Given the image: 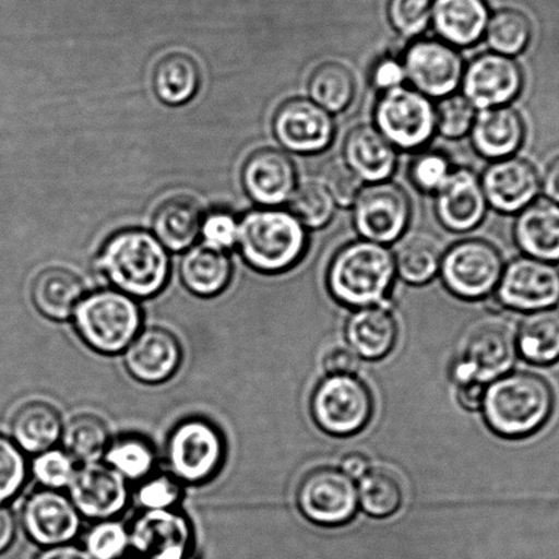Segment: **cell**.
<instances>
[{
  "label": "cell",
  "instance_id": "cell-1",
  "mask_svg": "<svg viewBox=\"0 0 559 559\" xmlns=\"http://www.w3.org/2000/svg\"><path fill=\"white\" fill-rule=\"evenodd\" d=\"M481 409L487 426L497 436L508 439L534 436L552 415V389L536 373L508 372L488 383Z\"/></svg>",
  "mask_w": 559,
  "mask_h": 559
},
{
  "label": "cell",
  "instance_id": "cell-2",
  "mask_svg": "<svg viewBox=\"0 0 559 559\" xmlns=\"http://www.w3.org/2000/svg\"><path fill=\"white\" fill-rule=\"evenodd\" d=\"M395 273L393 253L382 243L350 242L336 252L330 264L329 290L347 307L379 306L392 290Z\"/></svg>",
  "mask_w": 559,
  "mask_h": 559
},
{
  "label": "cell",
  "instance_id": "cell-3",
  "mask_svg": "<svg viewBox=\"0 0 559 559\" xmlns=\"http://www.w3.org/2000/svg\"><path fill=\"white\" fill-rule=\"evenodd\" d=\"M100 269L116 289L133 298H148L165 287L168 278L167 253L150 233H118L100 254Z\"/></svg>",
  "mask_w": 559,
  "mask_h": 559
},
{
  "label": "cell",
  "instance_id": "cell-4",
  "mask_svg": "<svg viewBox=\"0 0 559 559\" xmlns=\"http://www.w3.org/2000/svg\"><path fill=\"white\" fill-rule=\"evenodd\" d=\"M242 257L263 273H282L297 264L307 248L306 227L289 211L258 210L238 225Z\"/></svg>",
  "mask_w": 559,
  "mask_h": 559
},
{
  "label": "cell",
  "instance_id": "cell-5",
  "mask_svg": "<svg viewBox=\"0 0 559 559\" xmlns=\"http://www.w3.org/2000/svg\"><path fill=\"white\" fill-rule=\"evenodd\" d=\"M80 338L100 355L123 353L141 331L143 313L133 297L117 289L84 296L73 313Z\"/></svg>",
  "mask_w": 559,
  "mask_h": 559
},
{
  "label": "cell",
  "instance_id": "cell-6",
  "mask_svg": "<svg viewBox=\"0 0 559 559\" xmlns=\"http://www.w3.org/2000/svg\"><path fill=\"white\" fill-rule=\"evenodd\" d=\"M226 455L224 433L204 417H188L168 433V474L179 483L202 485L218 474Z\"/></svg>",
  "mask_w": 559,
  "mask_h": 559
},
{
  "label": "cell",
  "instance_id": "cell-7",
  "mask_svg": "<svg viewBox=\"0 0 559 559\" xmlns=\"http://www.w3.org/2000/svg\"><path fill=\"white\" fill-rule=\"evenodd\" d=\"M373 411L371 390L356 376H329L313 390V420L330 436H356L369 425Z\"/></svg>",
  "mask_w": 559,
  "mask_h": 559
},
{
  "label": "cell",
  "instance_id": "cell-8",
  "mask_svg": "<svg viewBox=\"0 0 559 559\" xmlns=\"http://www.w3.org/2000/svg\"><path fill=\"white\" fill-rule=\"evenodd\" d=\"M377 129L395 148L419 150L437 130V110L430 97L400 86L383 92L376 108Z\"/></svg>",
  "mask_w": 559,
  "mask_h": 559
},
{
  "label": "cell",
  "instance_id": "cell-9",
  "mask_svg": "<svg viewBox=\"0 0 559 559\" xmlns=\"http://www.w3.org/2000/svg\"><path fill=\"white\" fill-rule=\"evenodd\" d=\"M503 269L502 254L491 242L472 238L443 253L439 271L454 296L480 300L497 289Z\"/></svg>",
  "mask_w": 559,
  "mask_h": 559
},
{
  "label": "cell",
  "instance_id": "cell-10",
  "mask_svg": "<svg viewBox=\"0 0 559 559\" xmlns=\"http://www.w3.org/2000/svg\"><path fill=\"white\" fill-rule=\"evenodd\" d=\"M411 211L408 193L399 183H369L353 203V222L364 240L384 246L404 236Z\"/></svg>",
  "mask_w": 559,
  "mask_h": 559
},
{
  "label": "cell",
  "instance_id": "cell-11",
  "mask_svg": "<svg viewBox=\"0 0 559 559\" xmlns=\"http://www.w3.org/2000/svg\"><path fill=\"white\" fill-rule=\"evenodd\" d=\"M518 342L512 330L502 323H485L472 331L454 362L453 378L459 384L491 383L513 367Z\"/></svg>",
  "mask_w": 559,
  "mask_h": 559
},
{
  "label": "cell",
  "instance_id": "cell-12",
  "mask_svg": "<svg viewBox=\"0 0 559 559\" xmlns=\"http://www.w3.org/2000/svg\"><path fill=\"white\" fill-rule=\"evenodd\" d=\"M297 504L314 524L345 525L357 513V486L345 472L323 466L304 476L297 490Z\"/></svg>",
  "mask_w": 559,
  "mask_h": 559
},
{
  "label": "cell",
  "instance_id": "cell-13",
  "mask_svg": "<svg viewBox=\"0 0 559 559\" xmlns=\"http://www.w3.org/2000/svg\"><path fill=\"white\" fill-rule=\"evenodd\" d=\"M502 306L518 311H540L559 302V270L530 257L514 259L503 269L497 287Z\"/></svg>",
  "mask_w": 559,
  "mask_h": 559
},
{
  "label": "cell",
  "instance_id": "cell-14",
  "mask_svg": "<svg viewBox=\"0 0 559 559\" xmlns=\"http://www.w3.org/2000/svg\"><path fill=\"white\" fill-rule=\"evenodd\" d=\"M20 521L29 539L41 547L72 543L83 524L68 492L41 487L25 498Z\"/></svg>",
  "mask_w": 559,
  "mask_h": 559
},
{
  "label": "cell",
  "instance_id": "cell-15",
  "mask_svg": "<svg viewBox=\"0 0 559 559\" xmlns=\"http://www.w3.org/2000/svg\"><path fill=\"white\" fill-rule=\"evenodd\" d=\"M406 80L427 97L452 95L463 81L464 61L455 47L443 40L421 39L404 57Z\"/></svg>",
  "mask_w": 559,
  "mask_h": 559
},
{
  "label": "cell",
  "instance_id": "cell-16",
  "mask_svg": "<svg viewBox=\"0 0 559 559\" xmlns=\"http://www.w3.org/2000/svg\"><path fill=\"white\" fill-rule=\"evenodd\" d=\"M129 531L130 547L145 559H191L192 523L177 509L143 510Z\"/></svg>",
  "mask_w": 559,
  "mask_h": 559
},
{
  "label": "cell",
  "instance_id": "cell-17",
  "mask_svg": "<svg viewBox=\"0 0 559 559\" xmlns=\"http://www.w3.org/2000/svg\"><path fill=\"white\" fill-rule=\"evenodd\" d=\"M67 491L81 518L94 521L117 519L130 499L129 483L103 461L79 465Z\"/></svg>",
  "mask_w": 559,
  "mask_h": 559
},
{
  "label": "cell",
  "instance_id": "cell-18",
  "mask_svg": "<svg viewBox=\"0 0 559 559\" xmlns=\"http://www.w3.org/2000/svg\"><path fill=\"white\" fill-rule=\"evenodd\" d=\"M523 70L512 57L486 52L476 57L464 70V97L475 108L487 110L507 106L523 88Z\"/></svg>",
  "mask_w": 559,
  "mask_h": 559
},
{
  "label": "cell",
  "instance_id": "cell-19",
  "mask_svg": "<svg viewBox=\"0 0 559 559\" xmlns=\"http://www.w3.org/2000/svg\"><path fill=\"white\" fill-rule=\"evenodd\" d=\"M274 133L286 150L318 154L334 139L331 114L306 97L287 100L274 117Z\"/></svg>",
  "mask_w": 559,
  "mask_h": 559
},
{
  "label": "cell",
  "instance_id": "cell-20",
  "mask_svg": "<svg viewBox=\"0 0 559 559\" xmlns=\"http://www.w3.org/2000/svg\"><path fill=\"white\" fill-rule=\"evenodd\" d=\"M182 349L176 335L163 328L141 329L123 352L129 376L143 384H162L176 376Z\"/></svg>",
  "mask_w": 559,
  "mask_h": 559
},
{
  "label": "cell",
  "instance_id": "cell-21",
  "mask_svg": "<svg viewBox=\"0 0 559 559\" xmlns=\"http://www.w3.org/2000/svg\"><path fill=\"white\" fill-rule=\"evenodd\" d=\"M487 204L501 213H520L535 202L540 178L531 162L521 157H503L491 163L481 177Z\"/></svg>",
  "mask_w": 559,
  "mask_h": 559
},
{
  "label": "cell",
  "instance_id": "cell-22",
  "mask_svg": "<svg viewBox=\"0 0 559 559\" xmlns=\"http://www.w3.org/2000/svg\"><path fill=\"white\" fill-rule=\"evenodd\" d=\"M487 200L480 179L468 168L452 171L437 191L436 211L439 222L448 230L464 233L481 224Z\"/></svg>",
  "mask_w": 559,
  "mask_h": 559
},
{
  "label": "cell",
  "instance_id": "cell-23",
  "mask_svg": "<svg viewBox=\"0 0 559 559\" xmlns=\"http://www.w3.org/2000/svg\"><path fill=\"white\" fill-rule=\"evenodd\" d=\"M295 163L280 150L254 152L243 166L242 182L254 202L274 207L290 199L296 189Z\"/></svg>",
  "mask_w": 559,
  "mask_h": 559
},
{
  "label": "cell",
  "instance_id": "cell-24",
  "mask_svg": "<svg viewBox=\"0 0 559 559\" xmlns=\"http://www.w3.org/2000/svg\"><path fill=\"white\" fill-rule=\"evenodd\" d=\"M344 160L369 183L388 181L397 167V152L377 128L362 124L347 133Z\"/></svg>",
  "mask_w": 559,
  "mask_h": 559
},
{
  "label": "cell",
  "instance_id": "cell-25",
  "mask_svg": "<svg viewBox=\"0 0 559 559\" xmlns=\"http://www.w3.org/2000/svg\"><path fill=\"white\" fill-rule=\"evenodd\" d=\"M346 340L350 349L366 360H381L397 345L399 324L388 308H358L347 319Z\"/></svg>",
  "mask_w": 559,
  "mask_h": 559
},
{
  "label": "cell",
  "instance_id": "cell-26",
  "mask_svg": "<svg viewBox=\"0 0 559 559\" xmlns=\"http://www.w3.org/2000/svg\"><path fill=\"white\" fill-rule=\"evenodd\" d=\"M515 242L530 258L558 262L559 205L550 200H535L520 211L514 225Z\"/></svg>",
  "mask_w": 559,
  "mask_h": 559
},
{
  "label": "cell",
  "instance_id": "cell-27",
  "mask_svg": "<svg viewBox=\"0 0 559 559\" xmlns=\"http://www.w3.org/2000/svg\"><path fill=\"white\" fill-rule=\"evenodd\" d=\"M490 12L485 0H432L437 34L453 47H469L485 35Z\"/></svg>",
  "mask_w": 559,
  "mask_h": 559
},
{
  "label": "cell",
  "instance_id": "cell-28",
  "mask_svg": "<svg viewBox=\"0 0 559 559\" xmlns=\"http://www.w3.org/2000/svg\"><path fill=\"white\" fill-rule=\"evenodd\" d=\"M472 143L488 159H503L523 144L525 124L520 114L509 106L487 108L477 114L472 124Z\"/></svg>",
  "mask_w": 559,
  "mask_h": 559
},
{
  "label": "cell",
  "instance_id": "cell-29",
  "mask_svg": "<svg viewBox=\"0 0 559 559\" xmlns=\"http://www.w3.org/2000/svg\"><path fill=\"white\" fill-rule=\"evenodd\" d=\"M63 426L61 414L51 404L32 401L15 412L12 439L25 454H39L61 442Z\"/></svg>",
  "mask_w": 559,
  "mask_h": 559
},
{
  "label": "cell",
  "instance_id": "cell-30",
  "mask_svg": "<svg viewBox=\"0 0 559 559\" xmlns=\"http://www.w3.org/2000/svg\"><path fill=\"white\" fill-rule=\"evenodd\" d=\"M83 297V282L72 271L64 269L41 271L32 285V301L37 311L56 322L72 318Z\"/></svg>",
  "mask_w": 559,
  "mask_h": 559
},
{
  "label": "cell",
  "instance_id": "cell-31",
  "mask_svg": "<svg viewBox=\"0 0 559 559\" xmlns=\"http://www.w3.org/2000/svg\"><path fill=\"white\" fill-rule=\"evenodd\" d=\"M395 271L411 285H425L438 274L443 247L430 231H411L399 238L394 251Z\"/></svg>",
  "mask_w": 559,
  "mask_h": 559
},
{
  "label": "cell",
  "instance_id": "cell-32",
  "mask_svg": "<svg viewBox=\"0 0 559 559\" xmlns=\"http://www.w3.org/2000/svg\"><path fill=\"white\" fill-rule=\"evenodd\" d=\"M203 225L202 207L197 200L177 197L167 200L154 216V231L163 246L182 251L197 240Z\"/></svg>",
  "mask_w": 559,
  "mask_h": 559
},
{
  "label": "cell",
  "instance_id": "cell-33",
  "mask_svg": "<svg viewBox=\"0 0 559 559\" xmlns=\"http://www.w3.org/2000/svg\"><path fill=\"white\" fill-rule=\"evenodd\" d=\"M179 273L183 285L193 295L214 297L229 285L231 263L224 251L200 246L187 253Z\"/></svg>",
  "mask_w": 559,
  "mask_h": 559
},
{
  "label": "cell",
  "instance_id": "cell-34",
  "mask_svg": "<svg viewBox=\"0 0 559 559\" xmlns=\"http://www.w3.org/2000/svg\"><path fill=\"white\" fill-rule=\"evenodd\" d=\"M518 352L526 361L537 366H551L559 361V309H540L528 314L521 323Z\"/></svg>",
  "mask_w": 559,
  "mask_h": 559
},
{
  "label": "cell",
  "instance_id": "cell-35",
  "mask_svg": "<svg viewBox=\"0 0 559 559\" xmlns=\"http://www.w3.org/2000/svg\"><path fill=\"white\" fill-rule=\"evenodd\" d=\"M102 461L128 483H140L154 474L157 457L155 447L148 439L128 433L111 439Z\"/></svg>",
  "mask_w": 559,
  "mask_h": 559
},
{
  "label": "cell",
  "instance_id": "cell-36",
  "mask_svg": "<svg viewBox=\"0 0 559 559\" xmlns=\"http://www.w3.org/2000/svg\"><path fill=\"white\" fill-rule=\"evenodd\" d=\"M61 442L75 463L81 465L102 461L111 437L100 417L79 415L63 426Z\"/></svg>",
  "mask_w": 559,
  "mask_h": 559
},
{
  "label": "cell",
  "instance_id": "cell-37",
  "mask_svg": "<svg viewBox=\"0 0 559 559\" xmlns=\"http://www.w3.org/2000/svg\"><path fill=\"white\" fill-rule=\"evenodd\" d=\"M309 99L325 111L341 112L349 107L356 94L355 75L338 62H328L314 69L308 81Z\"/></svg>",
  "mask_w": 559,
  "mask_h": 559
},
{
  "label": "cell",
  "instance_id": "cell-38",
  "mask_svg": "<svg viewBox=\"0 0 559 559\" xmlns=\"http://www.w3.org/2000/svg\"><path fill=\"white\" fill-rule=\"evenodd\" d=\"M199 81L197 62L183 53H171L155 69L154 90L167 105H182L197 94Z\"/></svg>",
  "mask_w": 559,
  "mask_h": 559
},
{
  "label": "cell",
  "instance_id": "cell-39",
  "mask_svg": "<svg viewBox=\"0 0 559 559\" xmlns=\"http://www.w3.org/2000/svg\"><path fill=\"white\" fill-rule=\"evenodd\" d=\"M358 504L372 518L388 519L404 503V490L397 476L388 469H368L357 485Z\"/></svg>",
  "mask_w": 559,
  "mask_h": 559
},
{
  "label": "cell",
  "instance_id": "cell-40",
  "mask_svg": "<svg viewBox=\"0 0 559 559\" xmlns=\"http://www.w3.org/2000/svg\"><path fill=\"white\" fill-rule=\"evenodd\" d=\"M486 39L493 52L514 57L528 46L532 25L518 9H502L488 20Z\"/></svg>",
  "mask_w": 559,
  "mask_h": 559
},
{
  "label": "cell",
  "instance_id": "cell-41",
  "mask_svg": "<svg viewBox=\"0 0 559 559\" xmlns=\"http://www.w3.org/2000/svg\"><path fill=\"white\" fill-rule=\"evenodd\" d=\"M334 210V199L320 181L298 185L289 199V213L308 229H322L333 218Z\"/></svg>",
  "mask_w": 559,
  "mask_h": 559
},
{
  "label": "cell",
  "instance_id": "cell-42",
  "mask_svg": "<svg viewBox=\"0 0 559 559\" xmlns=\"http://www.w3.org/2000/svg\"><path fill=\"white\" fill-rule=\"evenodd\" d=\"M129 547V526L118 519L95 521L84 537V548L92 559H121Z\"/></svg>",
  "mask_w": 559,
  "mask_h": 559
},
{
  "label": "cell",
  "instance_id": "cell-43",
  "mask_svg": "<svg viewBox=\"0 0 559 559\" xmlns=\"http://www.w3.org/2000/svg\"><path fill=\"white\" fill-rule=\"evenodd\" d=\"M79 464L67 450L52 448L35 454L29 471L41 488L64 491L72 483Z\"/></svg>",
  "mask_w": 559,
  "mask_h": 559
},
{
  "label": "cell",
  "instance_id": "cell-44",
  "mask_svg": "<svg viewBox=\"0 0 559 559\" xmlns=\"http://www.w3.org/2000/svg\"><path fill=\"white\" fill-rule=\"evenodd\" d=\"M26 455L12 438L0 436V504H4L23 490L28 477Z\"/></svg>",
  "mask_w": 559,
  "mask_h": 559
},
{
  "label": "cell",
  "instance_id": "cell-45",
  "mask_svg": "<svg viewBox=\"0 0 559 559\" xmlns=\"http://www.w3.org/2000/svg\"><path fill=\"white\" fill-rule=\"evenodd\" d=\"M182 496L181 483L170 474H152L140 481L135 501L143 510L176 509Z\"/></svg>",
  "mask_w": 559,
  "mask_h": 559
},
{
  "label": "cell",
  "instance_id": "cell-46",
  "mask_svg": "<svg viewBox=\"0 0 559 559\" xmlns=\"http://www.w3.org/2000/svg\"><path fill=\"white\" fill-rule=\"evenodd\" d=\"M437 110V130L447 139L463 138L472 129L476 112L475 107L465 99L464 95L442 97Z\"/></svg>",
  "mask_w": 559,
  "mask_h": 559
},
{
  "label": "cell",
  "instance_id": "cell-47",
  "mask_svg": "<svg viewBox=\"0 0 559 559\" xmlns=\"http://www.w3.org/2000/svg\"><path fill=\"white\" fill-rule=\"evenodd\" d=\"M320 177V182L328 189L335 204L342 207H350L361 191V179L340 157L325 163Z\"/></svg>",
  "mask_w": 559,
  "mask_h": 559
},
{
  "label": "cell",
  "instance_id": "cell-48",
  "mask_svg": "<svg viewBox=\"0 0 559 559\" xmlns=\"http://www.w3.org/2000/svg\"><path fill=\"white\" fill-rule=\"evenodd\" d=\"M431 8L432 0H389V19L401 35L419 36L430 23Z\"/></svg>",
  "mask_w": 559,
  "mask_h": 559
},
{
  "label": "cell",
  "instance_id": "cell-49",
  "mask_svg": "<svg viewBox=\"0 0 559 559\" xmlns=\"http://www.w3.org/2000/svg\"><path fill=\"white\" fill-rule=\"evenodd\" d=\"M450 174L448 156L439 151H425L412 162L409 177L417 189L423 192H437Z\"/></svg>",
  "mask_w": 559,
  "mask_h": 559
},
{
  "label": "cell",
  "instance_id": "cell-50",
  "mask_svg": "<svg viewBox=\"0 0 559 559\" xmlns=\"http://www.w3.org/2000/svg\"><path fill=\"white\" fill-rule=\"evenodd\" d=\"M205 246L226 251L238 241V224L229 213H214L202 225Z\"/></svg>",
  "mask_w": 559,
  "mask_h": 559
},
{
  "label": "cell",
  "instance_id": "cell-51",
  "mask_svg": "<svg viewBox=\"0 0 559 559\" xmlns=\"http://www.w3.org/2000/svg\"><path fill=\"white\" fill-rule=\"evenodd\" d=\"M406 80L403 62L392 57H384L373 64L372 84L383 92L404 86Z\"/></svg>",
  "mask_w": 559,
  "mask_h": 559
},
{
  "label": "cell",
  "instance_id": "cell-52",
  "mask_svg": "<svg viewBox=\"0 0 559 559\" xmlns=\"http://www.w3.org/2000/svg\"><path fill=\"white\" fill-rule=\"evenodd\" d=\"M323 367L329 376H355L360 368V357L350 347L336 346L325 353Z\"/></svg>",
  "mask_w": 559,
  "mask_h": 559
},
{
  "label": "cell",
  "instance_id": "cell-53",
  "mask_svg": "<svg viewBox=\"0 0 559 559\" xmlns=\"http://www.w3.org/2000/svg\"><path fill=\"white\" fill-rule=\"evenodd\" d=\"M34 559H92L85 548L64 543V545L43 547Z\"/></svg>",
  "mask_w": 559,
  "mask_h": 559
},
{
  "label": "cell",
  "instance_id": "cell-54",
  "mask_svg": "<svg viewBox=\"0 0 559 559\" xmlns=\"http://www.w3.org/2000/svg\"><path fill=\"white\" fill-rule=\"evenodd\" d=\"M486 386L481 383L459 384L457 399L463 408L477 411L481 408L483 399H485Z\"/></svg>",
  "mask_w": 559,
  "mask_h": 559
},
{
  "label": "cell",
  "instance_id": "cell-55",
  "mask_svg": "<svg viewBox=\"0 0 559 559\" xmlns=\"http://www.w3.org/2000/svg\"><path fill=\"white\" fill-rule=\"evenodd\" d=\"M17 531V520L9 508L0 504V552L8 550L12 545Z\"/></svg>",
  "mask_w": 559,
  "mask_h": 559
},
{
  "label": "cell",
  "instance_id": "cell-56",
  "mask_svg": "<svg viewBox=\"0 0 559 559\" xmlns=\"http://www.w3.org/2000/svg\"><path fill=\"white\" fill-rule=\"evenodd\" d=\"M543 191L550 202L559 205V156L547 167L543 178Z\"/></svg>",
  "mask_w": 559,
  "mask_h": 559
},
{
  "label": "cell",
  "instance_id": "cell-57",
  "mask_svg": "<svg viewBox=\"0 0 559 559\" xmlns=\"http://www.w3.org/2000/svg\"><path fill=\"white\" fill-rule=\"evenodd\" d=\"M368 469V459L361 453L346 454L345 457L341 461V471L345 472V474L350 476L352 479H355V477L360 479V477L366 474Z\"/></svg>",
  "mask_w": 559,
  "mask_h": 559
},
{
  "label": "cell",
  "instance_id": "cell-58",
  "mask_svg": "<svg viewBox=\"0 0 559 559\" xmlns=\"http://www.w3.org/2000/svg\"><path fill=\"white\" fill-rule=\"evenodd\" d=\"M124 559H145V558H143V557H132V558H124Z\"/></svg>",
  "mask_w": 559,
  "mask_h": 559
}]
</instances>
